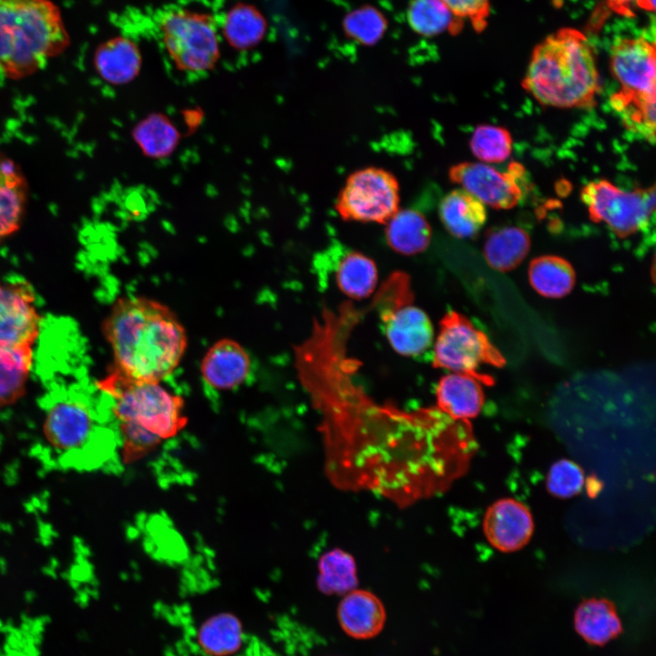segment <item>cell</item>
I'll return each mask as SVG.
<instances>
[{
    "label": "cell",
    "mask_w": 656,
    "mask_h": 656,
    "mask_svg": "<svg viewBox=\"0 0 656 656\" xmlns=\"http://www.w3.org/2000/svg\"><path fill=\"white\" fill-rule=\"evenodd\" d=\"M344 358L306 379L324 413L326 467L343 487L369 488L408 503L444 490L468 466L470 425L440 410L405 413L366 399L344 376Z\"/></svg>",
    "instance_id": "6da1fadb"
},
{
    "label": "cell",
    "mask_w": 656,
    "mask_h": 656,
    "mask_svg": "<svg viewBox=\"0 0 656 656\" xmlns=\"http://www.w3.org/2000/svg\"><path fill=\"white\" fill-rule=\"evenodd\" d=\"M113 364L110 369L132 381L162 382L179 367L188 334L166 304L144 296L118 298L102 323Z\"/></svg>",
    "instance_id": "7a4b0ae2"
},
{
    "label": "cell",
    "mask_w": 656,
    "mask_h": 656,
    "mask_svg": "<svg viewBox=\"0 0 656 656\" xmlns=\"http://www.w3.org/2000/svg\"><path fill=\"white\" fill-rule=\"evenodd\" d=\"M98 387L114 400L118 452L127 465L144 459L188 425L184 398L162 382L132 381L109 368Z\"/></svg>",
    "instance_id": "3957f363"
},
{
    "label": "cell",
    "mask_w": 656,
    "mask_h": 656,
    "mask_svg": "<svg viewBox=\"0 0 656 656\" xmlns=\"http://www.w3.org/2000/svg\"><path fill=\"white\" fill-rule=\"evenodd\" d=\"M522 87L543 106L589 108L600 91L592 47L579 30L562 28L533 50Z\"/></svg>",
    "instance_id": "277c9868"
},
{
    "label": "cell",
    "mask_w": 656,
    "mask_h": 656,
    "mask_svg": "<svg viewBox=\"0 0 656 656\" xmlns=\"http://www.w3.org/2000/svg\"><path fill=\"white\" fill-rule=\"evenodd\" d=\"M70 37L51 0H0V78L26 77L64 52Z\"/></svg>",
    "instance_id": "5b68a950"
},
{
    "label": "cell",
    "mask_w": 656,
    "mask_h": 656,
    "mask_svg": "<svg viewBox=\"0 0 656 656\" xmlns=\"http://www.w3.org/2000/svg\"><path fill=\"white\" fill-rule=\"evenodd\" d=\"M43 434L48 450L65 468H99L119 449L118 438L99 428L87 405L72 398L57 400L46 409Z\"/></svg>",
    "instance_id": "8992f818"
},
{
    "label": "cell",
    "mask_w": 656,
    "mask_h": 656,
    "mask_svg": "<svg viewBox=\"0 0 656 656\" xmlns=\"http://www.w3.org/2000/svg\"><path fill=\"white\" fill-rule=\"evenodd\" d=\"M157 27L163 49L179 70L204 74L217 65L220 35L212 15L192 7H172L160 15Z\"/></svg>",
    "instance_id": "52a82bcc"
},
{
    "label": "cell",
    "mask_w": 656,
    "mask_h": 656,
    "mask_svg": "<svg viewBox=\"0 0 656 656\" xmlns=\"http://www.w3.org/2000/svg\"><path fill=\"white\" fill-rule=\"evenodd\" d=\"M580 199L594 222H604L619 238L645 228L655 210V187L623 190L607 179L586 184Z\"/></svg>",
    "instance_id": "ba28073f"
},
{
    "label": "cell",
    "mask_w": 656,
    "mask_h": 656,
    "mask_svg": "<svg viewBox=\"0 0 656 656\" xmlns=\"http://www.w3.org/2000/svg\"><path fill=\"white\" fill-rule=\"evenodd\" d=\"M400 188L387 169L366 167L351 173L337 195L335 210L343 220L385 224L399 210Z\"/></svg>",
    "instance_id": "9c48e42d"
},
{
    "label": "cell",
    "mask_w": 656,
    "mask_h": 656,
    "mask_svg": "<svg viewBox=\"0 0 656 656\" xmlns=\"http://www.w3.org/2000/svg\"><path fill=\"white\" fill-rule=\"evenodd\" d=\"M480 364L500 368L506 360L486 333L466 316L454 311L447 313L440 322L433 365L452 373L477 374Z\"/></svg>",
    "instance_id": "30bf717a"
},
{
    "label": "cell",
    "mask_w": 656,
    "mask_h": 656,
    "mask_svg": "<svg viewBox=\"0 0 656 656\" xmlns=\"http://www.w3.org/2000/svg\"><path fill=\"white\" fill-rule=\"evenodd\" d=\"M381 299L380 316L392 348L410 357L428 350L434 327L427 314L413 304L407 278L401 274L391 278Z\"/></svg>",
    "instance_id": "8fae6325"
},
{
    "label": "cell",
    "mask_w": 656,
    "mask_h": 656,
    "mask_svg": "<svg viewBox=\"0 0 656 656\" xmlns=\"http://www.w3.org/2000/svg\"><path fill=\"white\" fill-rule=\"evenodd\" d=\"M524 167L512 161L506 171L483 162L463 161L448 170L451 182L472 194L484 205L494 209L509 210L523 197Z\"/></svg>",
    "instance_id": "7c38bea8"
},
{
    "label": "cell",
    "mask_w": 656,
    "mask_h": 656,
    "mask_svg": "<svg viewBox=\"0 0 656 656\" xmlns=\"http://www.w3.org/2000/svg\"><path fill=\"white\" fill-rule=\"evenodd\" d=\"M39 328L40 316L31 285L0 279V343L33 347Z\"/></svg>",
    "instance_id": "4fadbf2b"
},
{
    "label": "cell",
    "mask_w": 656,
    "mask_h": 656,
    "mask_svg": "<svg viewBox=\"0 0 656 656\" xmlns=\"http://www.w3.org/2000/svg\"><path fill=\"white\" fill-rule=\"evenodd\" d=\"M610 69L620 90L633 95L656 97V50L653 42L627 37L614 43Z\"/></svg>",
    "instance_id": "5bb4252c"
},
{
    "label": "cell",
    "mask_w": 656,
    "mask_h": 656,
    "mask_svg": "<svg viewBox=\"0 0 656 656\" xmlns=\"http://www.w3.org/2000/svg\"><path fill=\"white\" fill-rule=\"evenodd\" d=\"M483 531L490 545L497 550L515 552L529 542L534 521L526 505L515 498L505 497L487 507Z\"/></svg>",
    "instance_id": "9a60e30c"
},
{
    "label": "cell",
    "mask_w": 656,
    "mask_h": 656,
    "mask_svg": "<svg viewBox=\"0 0 656 656\" xmlns=\"http://www.w3.org/2000/svg\"><path fill=\"white\" fill-rule=\"evenodd\" d=\"M251 369L249 353L231 338L213 343L204 354L200 371L205 384L217 391H231L242 385Z\"/></svg>",
    "instance_id": "2e32d148"
},
{
    "label": "cell",
    "mask_w": 656,
    "mask_h": 656,
    "mask_svg": "<svg viewBox=\"0 0 656 656\" xmlns=\"http://www.w3.org/2000/svg\"><path fill=\"white\" fill-rule=\"evenodd\" d=\"M482 384L491 385L494 380L481 374L451 373L442 376L436 388V408L455 420L477 417L485 403Z\"/></svg>",
    "instance_id": "e0dca14e"
},
{
    "label": "cell",
    "mask_w": 656,
    "mask_h": 656,
    "mask_svg": "<svg viewBox=\"0 0 656 656\" xmlns=\"http://www.w3.org/2000/svg\"><path fill=\"white\" fill-rule=\"evenodd\" d=\"M572 626L585 643L599 648L617 640L624 631L616 604L607 598L583 599L573 611Z\"/></svg>",
    "instance_id": "ac0fdd59"
},
{
    "label": "cell",
    "mask_w": 656,
    "mask_h": 656,
    "mask_svg": "<svg viewBox=\"0 0 656 656\" xmlns=\"http://www.w3.org/2000/svg\"><path fill=\"white\" fill-rule=\"evenodd\" d=\"M337 618L347 635L366 640L376 636L384 628L385 610L375 594L354 589L344 594L339 602Z\"/></svg>",
    "instance_id": "d6986e66"
},
{
    "label": "cell",
    "mask_w": 656,
    "mask_h": 656,
    "mask_svg": "<svg viewBox=\"0 0 656 656\" xmlns=\"http://www.w3.org/2000/svg\"><path fill=\"white\" fill-rule=\"evenodd\" d=\"M142 56L138 46L130 37L113 36L101 43L94 54V67L106 82L122 86L139 74Z\"/></svg>",
    "instance_id": "ffe728a7"
},
{
    "label": "cell",
    "mask_w": 656,
    "mask_h": 656,
    "mask_svg": "<svg viewBox=\"0 0 656 656\" xmlns=\"http://www.w3.org/2000/svg\"><path fill=\"white\" fill-rule=\"evenodd\" d=\"M28 202V184L21 168L0 152V241L20 228Z\"/></svg>",
    "instance_id": "44dd1931"
},
{
    "label": "cell",
    "mask_w": 656,
    "mask_h": 656,
    "mask_svg": "<svg viewBox=\"0 0 656 656\" xmlns=\"http://www.w3.org/2000/svg\"><path fill=\"white\" fill-rule=\"evenodd\" d=\"M220 35L237 51H248L262 42L267 22L261 12L247 2H236L217 20Z\"/></svg>",
    "instance_id": "7402d4cb"
},
{
    "label": "cell",
    "mask_w": 656,
    "mask_h": 656,
    "mask_svg": "<svg viewBox=\"0 0 656 656\" xmlns=\"http://www.w3.org/2000/svg\"><path fill=\"white\" fill-rule=\"evenodd\" d=\"M438 216L451 235L465 239L478 233L486 222L487 211L479 200L460 188L442 198Z\"/></svg>",
    "instance_id": "603a6c76"
},
{
    "label": "cell",
    "mask_w": 656,
    "mask_h": 656,
    "mask_svg": "<svg viewBox=\"0 0 656 656\" xmlns=\"http://www.w3.org/2000/svg\"><path fill=\"white\" fill-rule=\"evenodd\" d=\"M387 245L402 255H415L425 251L432 237L426 217L413 209L398 210L385 223Z\"/></svg>",
    "instance_id": "cb8c5ba5"
},
{
    "label": "cell",
    "mask_w": 656,
    "mask_h": 656,
    "mask_svg": "<svg viewBox=\"0 0 656 656\" xmlns=\"http://www.w3.org/2000/svg\"><path fill=\"white\" fill-rule=\"evenodd\" d=\"M32 361V346L0 343V409L14 405L26 394Z\"/></svg>",
    "instance_id": "d4e9b609"
},
{
    "label": "cell",
    "mask_w": 656,
    "mask_h": 656,
    "mask_svg": "<svg viewBox=\"0 0 656 656\" xmlns=\"http://www.w3.org/2000/svg\"><path fill=\"white\" fill-rule=\"evenodd\" d=\"M530 244V237L524 229L505 226L487 234L483 249L484 257L491 268L508 272L523 261Z\"/></svg>",
    "instance_id": "484cf974"
},
{
    "label": "cell",
    "mask_w": 656,
    "mask_h": 656,
    "mask_svg": "<svg viewBox=\"0 0 656 656\" xmlns=\"http://www.w3.org/2000/svg\"><path fill=\"white\" fill-rule=\"evenodd\" d=\"M528 280L538 293L554 299L564 297L572 291L576 275L572 265L564 258L543 255L529 263Z\"/></svg>",
    "instance_id": "4316f807"
},
{
    "label": "cell",
    "mask_w": 656,
    "mask_h": 656,
    "mask_svg": "<svg viewBox=\"0 0 656 656\" xmlns=\"http://www.w3.org/2000/svg\"><path fill=\"white\" fill-rule=\"evenodd\" d=\"M316 585L326 595H344L358 585L357 566L347 551L332 548L318 559Z\"/></svg>",
    "instance_id": "83f0119b"
},
{
    "label": "cell",
    "mask_w": 656,
    "mask_h": 656,
    "mask_svg": "<svg viewBox=\"0 0 656 656\" xmlns=\"http://www.w3.org/2000/svg\"><path fill=\"white\" fill-rule=\"evenodd\" d=\"M610 103L628 130L654 144L656 97L633 95L619 89L610 96Z\"/></svg>",
    "instance_id": "f1b7e54d"
},
{
    "label": "cell",
    "mask_w": 656,
    "mask_h": 656,
    "mask_svg": "<svg viewBox=\"0 0 656 656\" xmlns=\"http://www.w3.org/2000/svg\"><path fill=\"white\" fill-rule=\"evenodd\" d=\"M378 273L374 261L359 251H348L338 261L335 282L341 292L352 299L368 297L375 289Z\"/></svg>",
    "instance_id": "f546056e"
},
{
    "label": "cell",
    "mask_w": 656,
    "mask_h": 656,
    "mask_svg": "<svg viewBox=\"0 0 656 656\" xmlns=\"http://www.w3.org/2000/svg\"><path fill=\"white\" fill-rule=\"evenodd\" d=\"M198 643L210 656H229L241 645L243 630L240 620L231 612L207 619L198 630Z\"/></svg>",
    "instance_id": "4dcf8cb0"
},
{
    "label": "cell",
    "mask_w": 656,
    "mask_h": 656,
    "mask_svg": "<svg viewBox=\"0 0 656 656\" xmlns=\"http://www.w3.org/2000/svg\"><path fill=\"white\" fill-rule=\"evenodd\" d=\"M406 16L410 27L425 37L457 34L464 24L441 0H412Z\"/></svg>",
    "instance_id": "1f68e13d"
},
{
    "label": "cell",
    "mask_w": 656,
    "mask_h": 656,
    "mask_svg": "<svg viewBox=\"0 0 656 656\" xmlns=\"http://www.w3.org/2000/svg\"><path fill=\"white\" fill-rule=\"evenodd\" d=\"M133 138L147 156L161 159L174 151L179 135L166 116L152 114L138 123Z\"/></svg>",
    "instance_id": "d6a6232c"
},
{
    "label": "cell",
    "mask_w": 656,
    "mask_h": 656,
    "mask_svg": "<svg viewBox=\"0 0 656 656\" xmlns=\"http://www.w3.org/2000/svg\"><path fill=\"white\" fill-rule=\"evenodd\" d=\"M469 147L474 156L483 163H501L510 156L513 139L505 128L479 125L471 136Z\"/></svg>",
    "instance_id": "836d02e7"
},
{
    "label": "cell",
    "mask_w": 656,
    "mask_h": 656,
    "mask_svg": "<svg viewBox=\"0 0 656 656\" xmlns=\"http://www.w3.org/2000/svg\"><path fill=\"white\" fill-rule=\"evenodd\" d=\"M346 36L364 46L379 42L387 29V19L376 7L364 5L349 12L343 20Z\"/></svg>",
    "instance_id": "e575fe53"
},
{
    "label": "cell",
    "mask_w": 656,
    "mask_h": 656,
    "mask_svg": "<svg viewBox=\"0 0 656 656\" xmlns=\"http://www.w3.org/2000/svg\"><path fill=\"white\" fill-rule=\"evenodd\" d=\"M585 476L582 468L570 459H559L553 463L547 475V489L559 498H570L583 487Z\"/></svg>",
    "instance_id": "d590c367"
},
{
    "label": "cell",
    "mask_w": 656,
    "mask_h": 656,
    "mask_svg": "<svg viewBox=\"0 0 656 656\" xmlns=\"http://www.w3.org/2000/svg\"><path fill=\"white\" fill-rule=\"evenodd\" d=\"M462 21L470 22L473 28L483 31L487 25L489 0H441Z\"/></svg>",
    "instance_id": "8d00e7d4"
},
{
    "label": "cell",
    "mask_w": 656,
    "mask_h": 656,
    "mask_svg": "<svg viewBox=\"0 0 656 656\" xmlns=\"http://www.w3.org/2000/svg\"><path fill=\"white\" fill-rule=\"evenodd\" d=\"M606 5L619 15H631L637 0H605Z\"/></svg>",
    "instance_id": "74e56055"
},
{
    "label": "cell",
    "mask_w": 656,
    "mask_h": 656,
    "mask_svg": "<svg viewBox=\"0 0 656 656\" xmlns=\"http://www.w3.org/2000/svg\"><path fill=\"white\" fill-rule=\"evenodd\" d=\"M636 6L646 11H654L655 0H637Z\"/></svg>",
    "instance_id": "f35d334b"
}]
</instances>
